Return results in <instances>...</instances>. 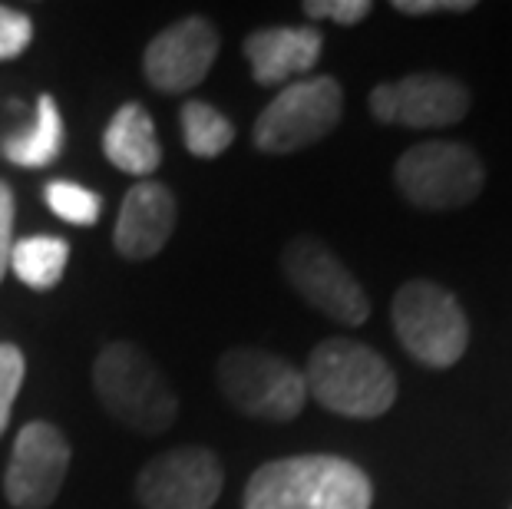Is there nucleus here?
Instances as JSON below:
<instances>
[{
	"instance_id": "nucleus-1",
	"label": "nucleus",
	"mask_w": 512,
	"mask_h": 509,
	"mask_svg": "<svg viewBox=\"0 0 512 509\" xmlns=\"http://www.w3.org/2000/svg\"><path fill=\"white\" fill-rule=\"evenodd\" d=\"M370 503V476L357 463L328 453L261 463L242 496V509H370Z\"/></svg>"
},
{
	"instance_id": "nucleus-2",
	"label": "nucleus",
	"mask_w": 512,
	"mask_h": 509,
	"mask_svg": "<svg viewBox=\"0 0 512 509\" xmlns=\"http://www.w3.org/2000/svg\"><path fill=\"white\" fill-rule=\"evenodd\" d=\"M308 394L324 410L351 420L384 417L397 400V374L374 348L351 338L318 344L304 371Z\"/></svg>"
},
{
	"instance_id": "nucleus-3",
	"label": "nucleus",
	"mask_w": 512,
	"mask_h": 509,
	"mask_svg": "<svg viewBox=\"0 0 512 509\" xmlns=\"http://www.w3.org/2000/svg\"><path fill=\"white\" fill-rule=\"evenodd\" d=\"M93 391L123 427L156 437L179 417V394L162 367L133 341L106 344L93 364Z\"/></svg>"
},
{
	"instance_id": "nucleus-4",
	"label": "nucleus",
	"mask_w": 512,
	"mask_h": 509,
	"mask_svg": "<svg viewBox=\"0 0 512 509\" xmlns=\"http://www.w3.org/2000/svg\"><path fill=\"white\" fill-rule=\"evenodd\" d=\"M390 321L403 351L433 371L453 367L470 344V321L460 301L430 278H413L400 285L390 305Z\"/></svg>"
},
{
	"instance_id": "nucleus-5",
	"label": "nucleus",
	"mask_w": 512,
	"mask_h": 509,
	"mask_svg": "<svg viewBox=\"0 0 512 509\" xmlns=\"http://www.w3.org/2000/svg\"><path fill=\"white\" fill-rule=\"evenodd\" d=\"M215 381L235 410L255 420H271V424H288L308 400V384L298 367L258 348L225 351L215 364Z\"/></svg>"
},
{
	"instance_id": "nucleus-6",
	"label": "nucleus",
	"mask_w": 512,
	"mask_h": 509,
	"mask_svg": "<svg viewBox=\"0 0 512 509\" xmlns=\"http://www.w3.org/2000/svg\"><path fill=\"white\" fill-rule=\"evenodd\" d=\"M344 90L334 77L294 80L258 113L252 126V143L258 153L288 156L321 143L341 123Z\"/></svg>"
},
{
	"instance_id": "nucleus-7",
	"label": "nucleus",
	"mask_w": 512,
	"mask_h": 509,
	"mask_svg": "<svg viewBox=\"0 0 512 509\" xmlns=\"http://www.w3.org/2000/svg\"><path fill=\"white\" fill-rule=\"evenodd\" d=\"M394 182L400 196L417 209L446 212L470 205L486 186L483 159L466 143H446V139H427L410 146L397 159Z\"/></svg>"
},
{
	"instance_id": "nucleus-8",
	"label": "nucleus",
	"mask_w": 512,
	"mask_h": 509,
	"mask_svg": "<svg viewBox=\"0 0 512 509\" xmlns=\"http://www.w3.org/2000/svg\"><path fill=\"white\" fill-rule=\"evenodd\" d=\"M281 272H285L288 285L311 308L328 314L331 321L347 324V328H357V324L367 321L370 314L367 291L321 238L311 235L291 238L285 252H281Z\"/></svg>"
},
{
	"instance_id": "nucleus-9",
	"label": "nucleus",
	"mask_w": 512,
	"mask_h": 509,
	"mask_svg": "<svg viewBox=\"0 0 512 509\" xmlns=\"http://www.w3.org/2000/svg\"><path fill=\"white\" fill-rule=\"evenodd\" d=\"M73 450L60 427L50 420H30L20 427L4 470V496L14 509H50L67 480Z\"/></svg>"
},
{
	"instance_id": "nucleus-10",
	"label": "nucleus",
	"mask_w": 512,
	"mask_h": 509,
	"mask_svg": "<svg viewBox=\"0 0 512 509\" xmlns=\"http://www.w3.org/2000/svg\"><path fill=\"white\" fill-rule=\"evenodd\" d=\"M225 486V470L209 447H172L152 457L136 476L143 509H212Z\"/></svg>"
},
{
	"instance_id": "nucleus-11",
	"label": "nucleus",
	"mask_w": 512,
	"mask_h": 509,
	"mask_svg": "<svg viewBox=\"0 0 512 509\" xmlns=\"http://www.w3.org/2000/svg\"><path fill=\"white\" fill-rule=\"evenodd\" d=\"M370 113L384 126L443 129L470 113V90L446 73H410L370 90Z\"/></svg>"
},
{
	"instance_id": "nucleus-12",
	"label": "nucleus",
	"mask_w": 512,
	"mask_h": 509,
	"mask_svg": "<svg viewBox=\"0 0 512 509\" xmlns=\"http://www.w3.org/2000/svg\"><path fill=\"white\" fill-rule=\"evenodd\" d=\"M222 37L212 20L185 17L149 40L143 73L159 93H189L209 77Z\"/></svg>"
},
{
	"instance_id": "nucleus-13",
	"label": "nucleus",
	"mask_w": 512,
	"mask_h": 509,
	"mask_svg": "<svg viewBox=\"0 0 512 509\" xmlns=\"http://www.w3.org/2000/svg\"><path fill=\"white\" fill-rule=\"evenodd\" d=\"M179 205L169 186L159 179H139L129 186L119 205L116 225H113V245L116 252L129 262H146L156 258L166 242L176 232Z\"/></svg>"
},
{
	"instance_id": "nucleus-14",
	"label": "nucleus",
	"mask_w": 512,
	"mask_h": 509,
	"mask_svg": "<svg viewBox=\"0 0 512 509\" xmlns=\"http://www.w3.org/2000/svg\"><path fill=\"white\" fill-rule=\"evenodd\" d=\"M324 37L314 27H265L245 37V57L258 86L304 80L321 60Z\"/></svg>"
},
{
	"instance_id": "nucleus-15",
	"label": "nucleus",
	"mask_w": 512,
	"mask_h": 509,
	"mask_svg": "<svg viewBox=\"0 0 512 509\" xmlns=\"http://www.w3.org/2000/svg\"><path fill=\"white\" fill-rule=\"evenodd\" d=\"M103 153L119 172H129L136 179H146L149 172L159 169V133L143 103H123L113 113L110 126L103 133Z\"/></svg>"
},
{
	"instance_id": "nucleus-16",
	"label": "nucleus",
	"mask_w": 512,
	"mask_h": 509,
	"mask_svg": "<svg viewBox=\"0 0 512 509\" xmlns=\"http://www.w3.org/2000/svg\"><path fill=\"white\" fill-rule=\"evenodd\" d=\"M67 143V129H63L60 106L50 93L37 96V116L27 129H20L4 143V156L14 166L24 169H47L50 162H57Z\"/></svg>"
},
{
	"instance_id": "nucleus-17",
	"label": "nucleus",
	"mask_w": 512,
	"mask_h": 509,
	"mask_svg": "<svg viewBox=\"0 0 512 509\" xmlns=\"http://www.w3.org/2000/svg\"><path fill=\"white\" fill-rule=\"evenodd\" d=\"M70 265V242L60 235H27L14 242L10 272L30 291H53Z\"/></svg>"
},
{
	"instance_id": "nucleus-18",
	"label": "nucleus",
	"mask_w": 512,
	"mask_h": 509,
	"mask_svg": "<svg viewBox=\"0 0 512 509\" xmlns=\"http://www.w3.org/2000/svg\"><path fill=\"white\" fill-rule=\"evenodd\" d=\"M179 123H182L185 149H189L195 159H215L235 143L232 119L205 100H185Z\"/></svg>"
},
{
	"instance_id": "nucleus-19",
	"label": "nucleus",
	"mask_w": 512,
	"mask_h": 509,
	"mask_svg": "<svg viewBox=\"0 0 512 509\" xmlns=\"http://www.w3.org/2000/svg\"><path fill=\"white\" fill-rule=\"evenodd\" d=\"M43 202H47V209L57 215V219L80 225V229H93L103 215V199L96 196L93 189H86L80 182H70V179L47 182Z\"/></svg>"
},
{
	"instance_id": "nucleus-20",
	"label": "nucleus",
	"mask_w": 512,
	"mask_h": 509,
	"mask_svg": "<svg viewBox=\"0 0 512 509\" xmlns=\"http://www.w3.org/2000/svg\"><path fill=\"white\" fill-rule=\"evenodd\" d=\"M27 377V357L17 344L4 341L0 344V437L7 433L10 424V410H14V400L24 387Z\"/></svg>"
},
{
	"instance_id": "nucleus-21",
	"label": "nucleus",
	"mask_w": 512,
	"mask_h": 509,
	"mask_svg": "<svg viewBox=\"0 0 512 509\" xmlns=\"http://www.w3.org/2000/svg\"><path fill=\"white\" fill-rule=\"evenodd\" d=\"M30 40H34V24L27 14H20L14 7L0 4V60H14L20 57Z\"/></svg>"
},
{
	"instance_id": "nucleus-22",
	"label": "nucleus",
	"mask_w": 512,
	"mask_h": 509,
	"mask_svg": "<svg viewBox=\"0 0 512 509\" xmlns=\"http://www.w3.org/2000/svg\"><path fill=\"white\" fill-rule=\"evenodd\" d=\"M301 10L311 20H334L341 27H354L367 20L374 7H370V0H304Z\"/></svg>"
},
{
	"instance_id": "nucleus-23",
	"label": "nucleus",
	"mask_w": 512,
	"mask_h": 509,
	"mask_svg": "<svg viewBox=\"0 0 512 509\" xmlns=\"http://www.w3.org/2000/svg\"><path fill=\"white\" fill-rule=\"evenodd\" d=\"M14 215H17V202H14V189L0 179V281L10 272V252H14Z\"/></svg>"
},
{
	"instance_id": "nucleus-24",
	"label": "nucleus",
	"mask_w": 512,
	"mask_h": 509,
	"mask_svg": "<svg viewBox=\"0 0 512 509\" xmlns=\"http://www.w3.org/2000/svg\"><path fill=\"white\" fill-rule=\"evenodd\" d=\"M473 0H394L397 14L407 17H427V14H466L473 10Z\"/></svg>"
}]
</instances>
